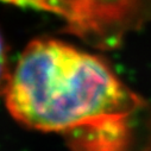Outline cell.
<instances>
[{"label": "cell", "mask_w": 151, "mask_h": 151, "mask_svg": "<svg viewBox=\"0 0 151 151\" xmlns=\"http://www.w3.org/2000/svg\"><path fill=\"white\" fill-rule=\"evenodd\" d=\"M22 125L61 134L71 151H149L151 109L100 57L56 38L22 52L3 88Z\"/></svg>", "instance_id": "cell-1"}, {"label": "cell", "mask_w": 151, "mask_h": 151, "mask_svg": "<svg viewBox=\"0 0 151 151\" xmlns=\"http://www.w3.org/2000/svg\"><path fill=\"white\" fill-rule=\"evenodd\" d=\"M9 57H7V49L4 42V38L0 33V89L3 91L7 79H9Z\"/></svg>", "instance_id": "cell-2"}]
</instances>
